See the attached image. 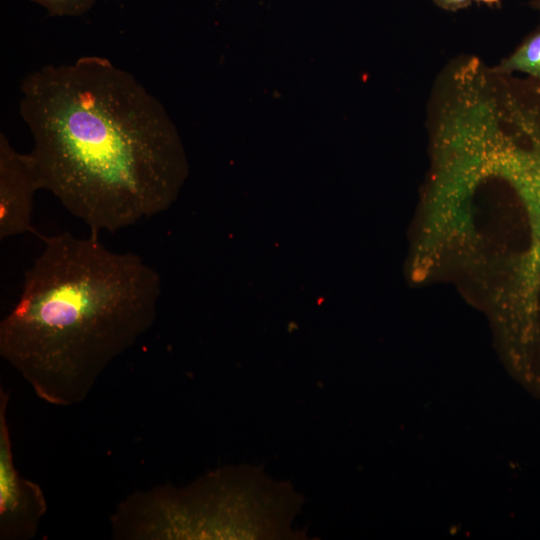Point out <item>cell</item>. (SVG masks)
Masks as SVG:
<instances>
[{
  "label": "cell",
  "mask_w": 540,
  "mask_h": 540,
  "mask_svg": "<svg viewBox=\"0 0 540 540\" xmlns=\"http://www.w3.org/2000/svg\"><path fill=\"white\" fill-rule=\"evenodd\" d=\"M20 91L41 189L90 234L116 233L171 205L187 174L181 139L132 74L82 56L30 72Z\"/></svg>",
  "instance_id": "cell-1"
},
{
  "label": "cell",
  "mask_w": 540,
  "mask_h": 540,
  "mask_svg": "<svg viewBox=\"0 0 540 540\" xmlns=\"http://www.w3.org/2000/svg\"><path fill=\"white\" fill-rule=\"evenodd\" d=\"M18 301L0 323V355L44 402H83L119 356L155 323L157 271L99 236H42Z\"/></svg>",
  "instance_id": "cell-2"
},
{
  "label": "cell",
  "mask_w": 540,
  "mask_h": 540,
  "mask_svg": "<svg viewBox=\"0 0 540 540\" xmlns=\"http://www.w3.org/2000/svg\"><path fill=\"white\" fill-rule=\"evenodd\" d=\"M303 497L262 467L224 466L184 487L138 491L110 516L114 539H299Z\"/></svg>",
  "instance_id": "cell-3"
},
{
  "label": "cell",
  "mask_w": 540,
  "mask_h": 540,
  "mask_svg": "<svg viewBox=\"0 0 540 540\" xmlns=\"http://www.w3.org/2000/svg\"><path fill=\"white\" fill-rule=\"evenodd\" d=\"M9 393L0 389V539L33 538L47 510L40 486L23 478L14 465L7 421Z\"/></svg>",
  "instance_id": "cell-4"
},
{
  "label": "cell",
  "mask_w": 540,
  "mask_h": 540,
  "mask_svg": "<svg viewBox=\"0 0 540 540\" xmlns=\"http://www.w3.org/2000/svg\"><path fill=\"white\" fill-rule=\"evenodd\" d=\"M41 189L30 153L17 151L7 136L0 133V239L32 233V208L35 193Z\"/></svg>",
  "instance_id": "cell-5"
},
{
  "label": "cell",
  "mask_w": 540,
  "mask_h": 540,
  "mask_svg": "<svg viewBox=\"0 0 540 540\" xmlns=\"http://www.w3.org/2000/svg\"><path fill=\"white\" fill-rule=\"evenodd\" d=\"M496 72H522L540 80V26L532 31L514 50L496 67Z\"/></svg>",
  "instance_id": "cell-6"
},
{
  "label": "cell",
  "mask_w": 540,
  "mask_h": 540,
  "mask_svg": "<svg viewBox=\"0 0 540 540\" xmlns=\"http://www.w3.org/2000/svg\"><path fill=\"white\" fill-rule=\"evenodd\" d=\"M521 182L533 203L540 207V151L525 157L521 167Z\"/></svg>",
  "instance_id": "cell-7"
},
{
  "label": "cell",
  "mask_w": 540,
  "mask_h": 540,
  "mask_svg": "<svg viewBox=\"0 0 540 540\" xmlns=\"http://www.w3.org/2000/svg\"><path fill=\"white\" fill-rule=\"evenodd\" d=\"M45 8L50 16H80L87 13L97 0H30Z\"/></svg>",
  "instance_id": "cell-8"
},
{
  "label": "cell",
  "mask_w": 540,
  "mask_h": 540,
  "mask_svg": "<svg viewBox=\"0 0 540 540\" xmlns=\"http://www.w3.org/2000/svg\"><path fill=\"white\" fill-rule=\"evenodd\" d=\"M438 7L451 12L467 8L472 0H432Z\"/></svg>",
  "instance_id": "cell-9"
},
{
  "label": "cell",
  "mask_w": 540,
  "mask_h": 540,
  "mask_svg": "<svg viewBox=\"0 0 540 540\" xmlns=\"http://www.w3.org/2000/svg\"><path fill=\"white\" fill-rule=\"evenodd\" d=\"M472 1L480 3V4H486L488 6L498 5L501 2V0H472Z\"/></svg>",
  "instance_id": "cell-10"
},
{
  "label": "cell",
  "mask_w": 540,
  "mask_h": 540,
  "mask_svg": "<svg viewBox=\"0 0 540 540\" xmlns=\"http://www.w3.org/2000/svg\"><path fill=\"white\" fill-rule=\"evenodd\" d=\"M529 5L540 13V0H531Z\"/></svg>",
  "instance_id": "cell-11"
}]
</instances>
